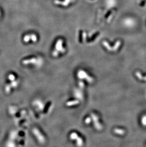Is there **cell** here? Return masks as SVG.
<instances>
[{"instance_id":"cell-1","label":"cell","mask_w":146,"mask_h":147,"mask_svg":"<svg viewBox=\"0 0 146 147\" xmlns=\"http://www.w3.org/2000/svg\"><path fill=\"white\" fill-rule=\"evenodd\" d=\"M63 41L61 39L57 40L55 45V50L53 51L52 55L54 57H57L59 53H63L66 51V49L63 46Z\"/></svg>"},{"instance_id":"cell-2","label":"cell","mask_w":146,"mask_h":147,"mask_svg":"<svg viewBox=\"0 0 146 147\" xmlns=\"http://www.w3.org/2000/svg\"><path fill=\"white\" fill-rule=\"evenodd\" d=\"M77 77L80 80H85L90 83H92L94 82V79L90 76L87 73L82 69L79 70L77 72Z\"/></svg>"},{"instance_id":"cell-3","label":"cell","mask_w":146,"mask_h":147,"mask_svg":"<svg viewBox=\"0 0 146 147\" xmlns=\"http://www.w3.org/2000/svg\"><path fill=\"white\" fill-rule=\"evenodd\" d=\"M91 117L93 121L94 126L95 127V129L98 131L102 130V127L99 121V117L96 114H94V113H92L91 114Z\"/></svg>"},{"instance_id":"cell-4","label":"cell","mask_w":146,"mask_h":147,"mask_svg":"<svg viewBox=\"0 0 146 147\" xmlns=\"http://www.w3.org/2000/svg\"><path fill=\"white\" fill-rule=\"evenodd\" d=\"M102 45L107 50H108L109 51H116L118 49L119 46H120L121 42L119 40H118V42H117L116 45L113 48L112 47V46H111L109 45V43H108L105 40L102 42Z\"/></svg>"},{"instance_id":"cell-5","label":"cell","mask_w":146,"mask_h":147,"mask_svg":"<svg viewBox=\"0 0 146 147\" xmlns=\"http://www.w3.org/2000/svg\"><path fill=\"white\" fill-rule=\"evenodd\" d=\"M33 131L36 138H37L38 140L40 143H44L45 142V138L37 129L35 128Z\"/></svg>"},{"instance_id":"cell-6","label":"cell","mask_w":146,"mask_h":147,"mask_svg":"<svg viewBox=\"0 0 146 147\" xmlns=\"http://www.w3.org/2000/svg\"><path fill=\"white\" fill-rule=\"evenodd\" d=\"M38 40L37 35L34 34H32L26 35L24 38L23 40L26 42H29V40H31L32 42H36Z\"/></svg>"},{"instance_id":"cell-7","label":"cell","mask_w":146,"mask_h":147,"mask_svg":"<svg viewBox=\"0 0 146 147\" xmlns=\"http://www.w3.org/2000/svg\"><path fill=\"white\" fill-rule=\"evenodd\" d=\"M74 1V0H64V1L55 0L54 3L55 4L61 5L63 6H68L70 3H72Z\"/></svg>"},{"instance_id":"cell-8","label":"cell","mask_w":146,"mask_h":147,"mask_svg":"<svg viewBox=\"0 0 146 147\" xmlns=\"http://www.w3.org/2000/svg\"><path fill=\"white\" fill-rule=\"evenodd\" d=\"M34 105L37 106L38 109L40 111H42V110H44V108H45V105H44V103L40 100H37L35 101Z\"/></svg>"},{"instance_id":"cell-9","label":"cell","mask_w":146,"mask_h":147,"mask_svg":"<svg viewBox=\"0 0 146 147\" xmlns=\"http://www.w3.org/2000/svg\"><path fill=\"white\" fill-rule=\"evenodd\" d=\"M38 61V60L37 59L35 58H32L29 59L24 60L23 61V63L24 64H29L30 63L33 64V63H37Z\"/></svg>"},{"instance_id":"cell-10","label":"cell","mask_w":146,"mask_h":147,"mask_svg":"<svg viewBox=\"0 0 146 147\" xmlns=\"http://www.w3.org/2000/svg\"><path fill=\"white\" fill-rule=\"evenodd\" d=\"M76 145L77 147H81L83 146V144H84V141L82 138L80 137L79 136L77 138L76 140Z\"/></svg>"},{"instance_id":"cell-11","label":"cell","mask_w":146,"mask_h":147,"mask_svg":"<svg viewBox=\"0 0 146 147\" xmlns=\"http://www.w3.org/2000/svg\"><path fill=\"white\" fill-rule=\"evenodd\" d=\"M79 103V101L78 100H74L72 101H68V102L66 103V105L68 106H72L76 105Z\"/></svg>"},{"instance_id":"cell-12","label":"cell","mask_w":146,"mask_h":147,"mask_svg":"<svg viewBox=\"0 0 146 147\" xmlns=\"http://www.w3.org/2000/svg\"><path fill=\"white\" fill-rule=\"evenodd\" d=\"M114 132L116 133L117 134L121 135H124L125 133V131H124V129H114Z\"/></svg>"},{"instance_id":"cell-13","label":"cell","mask_w":146,"mask_h":147,"mask_svg":"<svg viewBox=\"0 0 146 147\" xmlns=\"http://www.w3.org/2000/svg\"><path fill=\"white\" fill-rule=\"evenodd\" d=\"M79 136L77 133L76 132H72L70 135V139L71 140H76L77 138Z\"/></svg>"},{"instance_id":"cell-14","label":"cell","mask_w":146,"mask_h":147,"mask_svg":"<svg viewBox=\"0 0 146 147\" xmlns=\"http://www.w3.org/2000/svg\"><path fill=\"white\" fill-rule=\"evenodd\" d=\"M136 75L139 78V79L146 81V76L145 77L142 76V75L141 74V73L139 71L136 72Z\"/></svg>"},{"instance_id":"cell-15","label":"cell","mask_w":146,"mask_h":147,"mask_svg":"<svg viewBox=\"0 0 146 147\" xmlns=\"http://www.w3.org/2000/svg\"><path fill=\"white\" fill-rule=\"evenodd\" d=\"M74 96H76V98H79V99H82L83 98V94L82 93H81V92H79L78 91H75L74 92Z\"/></svg>"},{"instance_id":"cell-16","label":"cell","mask_w":146,"mask_h":147,"mask_svg":"<svg viewBox=\"0 0 146 147\" xmlns=\"http://www.w3.org/2000/svg\"><path fill=\"white\" fill-rule=\"evenodd\" d=\"M106 4H107L108 6L109 7L114 5L115 4V0H107Z\"/></svg>"},{"instance_id":"cell-17","label":"cell","mask_w":146,"mask_h":147,"mask_svg":"<svg viewBox=\"0 0 146 147\" xmlns=\"http://www.w3.org/2000/svg\"><path fill=\"white\" fill-rule=\"evenodd\" d=\"M78 85L80 88L82 89H84V86H85L84 82L82 81H80L79 82Z\"/></svg>"},{"instance_id":"cell-18","label":"cell","mask_w":146,"mask_h":147,"mask_svg":"<svg viewBox=\"0 0 146 147\" xmlns=\"http://www.w3.org/2000/svg\"><path fill=\"white\" fill-rule=\"evenodd\" d=\"M141 122L143 126H146V115L144 116L142 118V120H141Z\"/></svg>"},{"instance_id":"cell-19","label":"cell","mask_w":146,"mask_h":147,"mask_svg":"<svg viewBox=\"0 0 146 147\" xmlns=\"http://www.w3.org/2000/svg\"><path fill=\"white\" fill-rule=\"evenodd\" d=\"M91 121H92V118L91 117H87L85 119V123L86 124H88L91 123Z\"/></svg>"}]
</instances>
